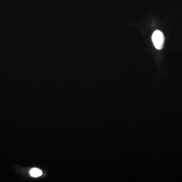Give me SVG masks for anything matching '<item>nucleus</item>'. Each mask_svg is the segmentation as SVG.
Masks as SVG:
<instances>
[{"label": "nucleus", "mask_w": 182, "mask_h": 182, "mask_svg": "<svg viewBox=\"0 0 182 182\" xmlns=\"http://www.w3.org/2000/svg\"><path fill=\"white\" fill-rule=\"evenodd\" d=\"M152 40L156 49L161 50L164 47V37L161 31L160 30L155 31L152 36Z\"/></svg>", "instance_id": "1"}, {"label": "nucleus", "mask_w": 182, "mask_h": 182, "mask_svg": "<svg viewBox=\"0 0 182 182\" xmlns=\"http://www.w3.org/2000/svg\"><path fill=\"white\" fill-rule=\"evenodd\" d=\"M30 174L31 176L33 177H38L41 176L42 174V172L40 169L37 168H33L30 170Z\"/></svg>", "instance_id": "2"}]
</instances>
